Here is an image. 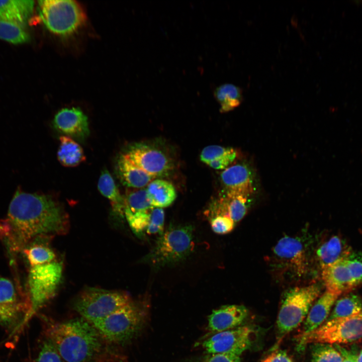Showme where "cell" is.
<instances>
[{"label":"cell","mask_w":362,"mask_h":362,"mask_svg":"<svg viewBox=\"0 0 362 362\" xmlns=\"http://www.w3.org/2000/svg\"><path fill=\"white\" fill-rule=\"evenodd\" d=\"M34 6L33 1H0V19L25 27L33 14Z\"/></svg>","instance_id":"obj_22"},{"label":"cell","mask_w":362,"mask_h":362,"mask_svg":"<svg viewBox=\"0 0 362 362\" xmlns=\"http://www.w3.org/2000/svg\"><path fill=\"white\" fill-rule=\"evenodd\" d=\"M53 123L56 130L69 137L83 140L89 133L87 117L78 108L60 110Z\"/></svg>","instance_id":"obj_15"},{"label":"cell","mask_w":362,"mask_h":362,"mask_svg":"<svg viewBox=\"0 0 362 362\" xmlns=\"http://www.w3.org/2000/svg\"><path fill=\"white\" fill-rule=\"evenodd\" d=\"M38 10L45 26L52 33L61 36L75 32L85 20L83 10L74 1H39Z\"/></svg>","instance_id":"obj_9"},{"label":"cell","mask_w":362,"mask_h":362,"mask_svg":"<svg viewBox=\"0 0 362 362\" xmlns=\"http://www.w3.org/2000/svg\"><path fill=\"white\" fill-rule=\"evenodd\" d=\"M318 284L292 288L284 294L277 321L278 333L282 337L303 322L319 296Z\"/></svg>","instance_id":"obj_7"},{"label":"cell","mask_w":362,"mask_h":362,"mask_svg":"<svg viewBox=\"0 0 362 362\" xmlns=\"http://www.w3.org/2000/svg\"><path fill=\"white\" fill-rule=\"evenodd\" d=\"M334 345L342 356V362H357V355L355 349L347 350L338 344Z\"/></svg>","instance_id":"obj_37"},{"label":"cell","mask_w":362,"mask_h":362,"mask_svg":"<svg viewBox=\"0 0 362 362\" xmlns=\"http://www.w3.org/2000/svg\"><path fill=\"white\" fill-rule=\"evenodd\" d=\"M164 212L162 208L153 207L146 228L145 235L158 236L164 231Z\"/></svg>","instance_id":"obj_32"},{"label":"cell","mask_w":362,"mask_h":362,"mask_svg":"<svg viewBox=\"0 0 362 362\" xmlns=\"http://www.w3.org/2000/svg\"><path fill=\"white\" fill-rule=\"evenodd\" d=\"M273 254L278 265L295 277L301 278L309 270L307 250L298 237L286 236L282 238L274 247Z\"/></svg>","instance_id":"obj_10"},{"label":"cell","mask_w":362,"mask_h":362,"mask_svg":"<svg viewBox=\"0 0 362 362\" xmlns=\"http://www.w3.org/2000/svg\"><path fill=\"white\" fill-rule=\"evenodd\" d=\"M0 39L12 44H19L28 42L30 36L24 26L0 19Z\"/></svg>","instance_id":"obj_29"},{"label":"cell","mask_w":362,"mask_h":362,"mask_svg":"<svg viewBox=\"0 0 362 362\" xmlns=\"http://www.w3.org/2000/svg\"><path fill=\"white\" fill-rule=\"evenodd\" d=\"M144 320L142 310L131 301L105 318L92 324L106 340L118 346L132 340L141 329Z\"/></svg>","instance_id":"obj_4"},{"label":"cell","mask_w":362,"mask_h":362,"mask_svg":"<svg viewBox=\"0 0 362 362\" xmlns=\"http://www.w3.org/2000/svg\"><path fill=\"white\" fill-rule=\"evenodd\" d=\"M321 270L322 280L326 290L339 296L349 293L356 288L344 258L325 267Z\"/></svg>","instance_id":"obj_18"},{"label":"cell","mask_w":362,"mask_h":362,"mask_svg":"<svg viewBox=\"0 0 362 362\" xmlns=\"http://www.w3.org/2000/svg\"><path fill=\"white\" fill-rule=\"evenodd\" d=\"M193 227L191 225H170L159 235L143 261L155 268L176 264L193 251Z\"/></svg>","instance_id":"obj_3"},{"label":"cell","mask_w":362,"mask_h":362,"mask_svg":"<svg viewBox=\"0 0 362 362\" xmlns=\"http://www.w3.org/2000/svg\"><path fill=\"white\" fill-rule=\"evenodd\" d=\"M30 308L28 296L20 293L8 279L0 278V324L12 326L23 318V324Z\"/></svg>","instance_id":"obj_11"},{"label":"cell","mask_w":362,"mask_h":362,"mask_svg":"<svg viewBox=\"0 0 362 362\" xmlns=\"http://www.w3.org/2000/svg\"><path fill=\"white\" fill-rule=\"evenodd\" d=\"M117 171L123 184L131 188H142L156 178L135 165L124 154L118 160Z\"/></svg>","instance_id":"obj_21"},{"label":"cell","mask_w":362,"mask_h":362,"mask_svg":"<svg viewBox=\"0 0 362 362\" xmlns=\"http://www.w3.org/2000/svg\"><path fill=\"white\" fill-rule=\"evenodd\" d=\"M312 362H342V356L337 349L330 344L312 343L311 345Z\"/></svg>","instance_id":"obj_30"},{"label":"cell","mask_w":362,"mask_h":362,"mask_svg":"<svg viewBox=\"0 0 362 362\" xmlns=\"http://www.w3.org/2000/svg\"><path fill=\"white\" fill-rule=\"evenodd\" d=\"M201 362H241L240 355L230 353H207Z\"/></svg>","instance_id":"obj_35"},{"label":"cell","mask_w":362,"mask_h":362,"mask_svg":"<svg viewBox=\"0 0 362 362\" xmlns=\"http://www.w3.org/2000/svg\"><path fill=\"white\" fill-rule=\"evenodd\" d=\"M362 341V312L350 316L325 321L310 332L301 334L298 348L308 344H349Z\"/></svg>","instance_id":"obj_6"},{"label":"cell","mask_w":362,"mask_h":362,"mask_svg":"<svg viewBox=\"0 0 362 362\" xmlns=\"http://www.w3.org/2000/svg\"><path fill=\"white\" fill-rule=\"evenodd\" d=\"M237 152L231 147L217 145L205 147L200 154L201 160L215 169H225L235 159Z\"/></svg>","instance_id":"obj_24"},{"label":"cell","mask_w":362,"mask_h":362,"mask_svg":"<svg viewBox=\"0 0 362 362\" xmlns=\"http://www.w3.org/2000/svg\"><path fill=\"white\" fill-rule=\"evenodd\" d=\"M254 330L249 326H238L215 333L203 343L207 353H230L241 354L252 344Z\"/></svg>","instance_id":"obj_12"},{"label":"cell","mask_w":362,"mask_h":362,"mask_svg":"<svg viewBox=\"0 0 362 362\" xmlns=\"http://www.w3.org/2000/svg\"><path fill=\"white\" fill-rule=\"evenodd\" d=\"M124 154L135 165L156 177L167 174L172 168L171 161L162 151L145 143L131 145Z\"/></svg>","instance_id":"obj_13"},{"label":"cell","mask_w":362,"mask_h":362,"mask_svg":"<svg viewBox=\"0 0 362 362\" xmlns=\"http://www.w3.org/2000/svg\"><path fill=\"white\" fill-rule=\"evenodd\" d=\"M344 259L356 287L362 285V253L352 251Z\"/></svg>","instance_id":"obj_31"},{"label":"cell","mask_w":362,"mask_h":362,"mask_svg":"<svg viewBox=\"0 0 362 362\" xmlns=\"http://www.w3.org/2000/svg\"><path fill=\"white\" fill-rule=\"evenodd\" d=\"M347 294L336 301L331 314L325 321L346 317L362 312V298L352 293Z\"/></svg>","instance_id":"obj_28"},{"label":"cell","mask_w":362,"mask_h":362,"mask_svg":"<svg viewBox=\"0 0 362 362\" xmlns=\"http://www.w3.org/2000/svg\"><path fill=\"white\" fill-rule=\"evenodd\" d=\"M28 264L27 295L30 308L24 324L54 297L62 272V263L56 260Z\"/></svg>","instance_id":"obj_5"},{"label":"cell","mask_w":362,"mask_h":362,"mask_svg":"<svg viewBox=\"0 0 362 362\" xmlns=\"http://www.w3.org/2000/svg\"><path fill=\"white\" fill-rule=\"evenodd\" d=\"M214 96L220 105V112L226 113L237 108L243 100L242 90L232 83H224L217 87Z\"/></svg>","instance_id":"obj_27"},{"label":"cell","mask_w":362,"mask_h":362,"mask_svg":"<svg viewBox=\"0 0 362 362\" xmlns=\"http://www.w3.org/2000/svg\"><path fill=\"white\" fill-rule=\"evenodd\" d=\"M357 362H362V350L360 352L357 357Z\"/></svg>","instance_id":"obj_38"},{"label":"cell","mask_w":362,"mask_h":362,"mask_svg":"<svg viewBox=\"0 0 362 362\" xmlns=\"http://www.w3.org/2000/svg\"><path fill=\"white\" fill-rule=\"evenodd\" d=\"M153 207L146 189L131 192L125 197L124 215L136 235H141L144 232Z\"/></svg>","instance_id":"obj_14"},{"label":"cell","mask_w":362,"mask_h":362,"mask_svg":"<svg viewBox=\"0 0 362 362\" xmlns=\"http://www.w3.org/2000/svg\"><path fill=\"white\" fill-rule=\"evenodd\" d=\"M248 314L243 305H224L213 310L208 317V327L214 333L233 329L240 325Z\"/></svg>","instance_id":"obj_16"},{"label":"cell","mask_w":362,"mask_h":362,"mask_svg":"<svg viewBox=\"0 0 362 362\" xmlns=\"http://www.w3.org/2000/svg\"><path fill=\"white\" fill-rule=\"evenodd\" d=\"M338 296L337 294L326 290L311 307L304 323L303 331L301 334L311 332L325 321Z\"/></svg>","instance_id":"obj_19"},{"label":"cell","mask_w":362,"mask_h":362,"mask_svg":"<svg viewBox=\"0 0 362 362\" xmlns=\"http://www.w3.org/2000/svg\"><path fill=\"white\" fill-rule=\"evenodd\" d=\"M131 301L124 292L87 288L75 298L72 306L80 317L91 323L101 320Z\"/></svg>","instance_id":"obj_8"},{"label":"cell","mask_w":362,"mask_h":362,"mask_svg":"<svg viewBox=\"0 0 362 362\" xmlns=\"http://www.w3.org/2000/svg\"><path fill=\"white\" fill-rule=\"evenodd\" d=\"M59 139L57 158L62 165L73 167L85 160L83 149L78 143L65 135L61 136Z\"/></svg>","instance_id":"obj_26"},{"label":"cell","mask_w":362,"mask_h":362,"mask_svg":"<svg viewBox=\"0 0 362 362\" xmlns=\"http://www.w3.org/2000/svg\"><path fill=\"white\" fill-rule=\"evenodd\" d=\"M352 250L338 235H333L323 242L316 251V257L321 270L325 267L345 258Z\"/></svg>","instance_id":"obj_20"},{"label":"cell","mask_w":362,"mask_h":362,"mask_svg":"<svg viewBox=\"0 0 362 362\" xmlns=\"http://www.w3.org/2000/svg\"><path fill=\"white\" fill-rule=\"evenodd\" d=\"M98 187L101 194L109 200L113 212L123 218L125 216V198L121 195L112 175L107 170L102 171L98 180Z\"/></svg>","instance_id":"obj_25"},{"label":"cell","mask_w":362,"mask_h":362,"mask_svg":"<svg viewBox=\"0 0 362 362\" xmlns=\"http://www.w3.org/2000/svg\"><path fill=\"white\" fill-rule=\"evenodd\" d=\"M43 319L44 336L52 342L64 362L124 361L118 347L106 340L85 319Z\"/></svg>","instance_id":"obj_2"},{"label":"cell","mask_w":362,"mask_h":362,"mask_svg":"<svg viewBox=\"0 0 362 362\" xmlns=\"http://www.w3.org/2000/svg\"><path fill=\"white\" fill-rule=\"evenodd\" d=\"M220 177L226 193L251 197L254 192L252 174L245 164L228 167L222 172Z\"/></svg>","instance_id":"obj_17"},{"label":"cell","mask_w":362,"mask_h":362,"mask_svg":"<svg viewBox=\"0 0 362 362\" xmlns=\"http://www.w3.org/2000/svg\"><path fill=\"white\" fill-rule=\"evenodd\" d=\"M36 362H64L52 342L44 336Z\"/></svg>","instance_id":"obj_33"},{"label":"cell","mask_w":362,"mask_h":362,"mask_svg":"<svg viewBox=\"0 0 362 362\" xmlns=\"http://www.w3.org/2000/svg\"><path fill=\"white\" fill-rule=\"evenodd\" d=\"M67 225L64 213L52 197L18 190L6 217L0 221V237L10 251L17 252L38 236L64 233Z\"/></svg>","instance_id":"obj_1"},{"label":"cell","mask_w":362,"mask_h":362,"mask_svg":"<svg viewBox=\"0 0 362 362\" xmlns=\"http://www.w3.org/2000/svg\"><path fill=\"white\" fill-rule=\"evenodd\" d=\"M261 362H293V360L286 351L278 350L270 353Z\"/></svg>","instance_id":"obj_36"},{"label":"cell","mask_w":362,"mask_h":362,"mask_svg":"<svg viewBox=\"0 0 362 362\" xmlns=\"http://www.w3.org/2000/svg\"><path fill=\"white\" fill-rule=\"evenodd\" d=\"M208 220L213 231L219 234L230 232L236 224L230 217L224 216H217Z\"/></svg>","instance_id":"obj_34"},{"label":"cell","mask_w":362,"mask_h":362,"mask_svg":"<svg viewBox=\"0 0 362 362\" xmlns=\"http://www.w3.org/2000/svg\"><path fill=\"white\" fill-rule=\"evenodd\" d=\"M146 190L153 207L163 208L168 207L176 198V192L173 186L162 179H155L151 181L147 185Z\"/></svg>","instance_id":"obj_23"}]
</instances>
